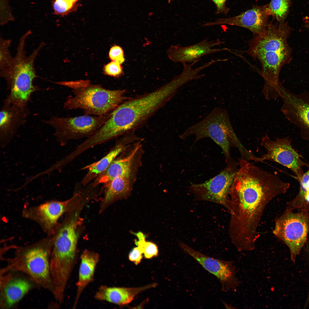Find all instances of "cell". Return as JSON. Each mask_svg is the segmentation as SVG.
I'll list each match as a JSON object with an SVG mask.
<instances>
[{"mask_svg":"<svg viewBox=\"0 0 309 309\" xmlns=\"http://www.w3.org/2000/svg\"><path fill=\"white\" fill-rule=\"evenodd\" d=\"M273 233L288 248L293 262L307 242L309 233V212L285 210L276 220Z\"/></svg>","mask_w":309,"mask_h":309,"instance_id":"cell-9","label":"cell"},{"mask_svg":"<svg viewBox=\"0 0 309 309\" xmlns=\"http://www.w3.org/2000/svg\"><path fill=\"white\" fill-rule=\"evenodd\" d=\"M74 4L71 0H54L53 7L55 14L63 16L70 11Z\"/></svg>","mask_w":309,"mask_h":309,"instance_id":"cell-29","label":"cell"},{"mask_svg":"<svg viewBox=\"0 0 309 309\" xmlns=\"http://www.w3.org/2000/svg\"><path fill=\"white\" fill-rule=\"evenodd\" d=\"M179 246L186 254L196 260L204 269L219 280L222 290L227 292L235 290L240 282L237 276V270L233 262L212 258L198 251L180 241Z\"/></svg>","mask_w":309,"mask_h":309,"instance_id":"cell-15","label":"cell"},{"mask_svg":"<svg viewBox=\"0 0 309 309\" xmlns=\"http://www.w3.org/2000/svg\"><path fill=\"white\" fill-rule=\"evenodd\" d=\"M78 279L76 283V293L73 308H76L79 299L86 287L94 281L95 272L100 256L97 252L84 250L80 256Z\"/></svg>","mask_w":309,"mask_h":309,"instance_id":"cell-22","label":"cell"},{"mask_svg":"<svg viewBox=\"0 0 309 309\" xmlns=\"http://www.w3.org/2000/svg\"><path fill=\"white\" fill-rule=\"evenodd\" d=\"M28 31L19 39L15 57L10 65L0 71V75L6 80L10 89L4 104L26 105L31 94L37 90L33 84L37 77L34 66L35 59L45 44L42 42L29 56L25 49L26 40L30 34Z\"/></svg>","mask_w":309,"mask_h":309,"instance_id":"cell-6","label":"cell"},{"mask_svg":"<svg viewBox=\"0 0 309 309\" xmlns=\"http://www.w3.org/2000/svg\"><path fill=\"white\" fill-rule=\"evenodd\" d=\"M72 1L74 4L77 1L79 0H71Z\"/></svg>","mask_w":309,"mask_h":309,"instance_id":"cell-36","label":"cell"},{"mask_svg":"<svg viewBox=\"0 0 309 309\" xmlns=\"http://www.w3.org/2000/svg\"><path fill=\"white\" fill-rule=\"evenodd\" d=\"M194 135L195 143L205 138H211L222 150L226 161L231 158L230 147L237 148L241 157L249 161L253 154L241 143L232 127L227 111L215 107L205 118L197 123L188 127L180 135L185 139Z\"/></svg>","mask_w":309,"mask_h":309,"instance_id":"cell-7","label":"cell"},{"mask_svg":"<svg viewBox=\"0 0 309 309\" xmlns=\"http://www.w3.org/2000/svg\"><path fill=\"white\" fill-rule=\"evenodd\" d=\"M54 83L70 88L73 93L64 102V108L69 110L80 109L85 115H105L130 98L126 96L125 90L106 89L101 85L92 84L88 80Z\"/></svg>","mask_w":309,"mask_h":309,"instance_id":"cell-5","label":"cell"},{"mask_svg":"<svg viewBox=\"0 0 309 309\" xmlns=\"http://www.w3.org/2000/svg\"><path fill=\"white\" fill-rule=\"evenodd\" d=\"M109 56L112 61L118 62L121 64L125 60L123 50L121 47L117 45H113L110 48L109 52Z\"/></svg>","mask_w":309,"mask_h":309,"instance_id":"cell-31","label":"cell"},{"mask_svg":"<svg viewBox=\"0 0 309 309\" xmlns=\"http://www.w3.org/2000/svg\"><path fill=\"white\" fill-rule=\"evenodd\" d=\"M305 27L307 29H309V21L306 20L305 23Z\"/></svg>","mask_w":309,"mask_h":309,"instance_id":"cell-35","label":"cell"},{"mask_svg":"<svg viewBox=\"0 0 309 309\" xmlns=\"http://www.w3.org/2000/svg\"><path fill=\"white\" fill-rule=\"evenodd\" d=\"M136 140L132 135H127L121 138L105 156L98 161L88 165L82 169L88 172L82 179L81 183L86 185L104 172L124 150Z\"/></svg>","mask_w":309,"mask_h":309,"instance_id":"cell-20","label":"cell"},{"mask_svg":"<svg viewBox=\"0 0 309 309\" xmlns=\"http://www.w3.org/2000/svg\"><path fill=\"white\" fill-rule=\"evenodd\" d=\"M53 245V235H47L33 244L16 247L13 256L7 259V264L0 269V274L10 271L23 273L53 295L50 268Z\"/></svg>","mask_w":309,"mask_h":309,"instance_id":"cell-4","label":"cell"},{"mask_svg":"<svg viewBox=\"0 0 309 309\" xmlns=\"http://www.w3.org/2000/svg\"><path fill=\"white\" fill-rule=\"evenodd\" d=\"M39 287L23 273L10 271L0 274V308H13L30 291Z\"/></svg>","mask_w":309,"mask_h":309,"instance_id":"cell-16","label":"cell"},{"mask_svg":"<svg viewBox=\"0 0 309 309\" xmlns=\"http://www.w3.org/2000/svg\"><path fill=\"white\" fill-rule=\"evenodd\" d=\"M142 141L139 139L124 150L104 172L94 179V185L105 184L119 177L136 178L142 165L144 153Z\"/></svg>","mask_w":309,"mask_h":309,"instance_id":"cell-14","label":"cell"},{"mask_svg":"<svg viewBox=\"0 0 309 309\" xmlns=\"http://www.w3.org/2000/svg\"><path fill=\"white\" fill-rule=\"evenodd\" d=\"M81 198L80 194L78 192L65 201H48L24 209L22 215L23 217L38 224L47 235H52L59 223L60 217L78 203Z\"/></svg>","mask_w":309,"mask_h":309,"instance_id":"cell-13","label":"cell"},{"mask_svg":"<svg viewBox=\"0 0 309 309\" xmlns=\"http://www.w3.org/2000/svg\"><path fill=\"white\" fill-rule=\"evenodd\" d=\"M179 84L172 80L149 93L129 98L111 112L109 118L93 134L101 144L139 127L176 94Z\"/></svg>","mask_w":309,"mask_h":309,"instance_id":"cell-2","label":"cell"},{"mask_svg":"<svg viewBox=\"0 0 309 309\" xmlns=\"http://www.w3.org/2000/svg\"><path fill=\"white\" fill-rule=\"evenodd\" d=\"M227 163L225 167L213 178L201 183H190L188 190L195 200L209 201L228 209L230 189L238 171L239 164L231 158Z\"/></svg>","mask_w":309,"mask_h":309,"instance_id":"cell-10","label":"cell"},{"mask_svg":"<svg viewBox=\"0 0 309 309\" xmlns=\"http://www.w3.org/2000/svg\"><path fill=\"white\" fill-rule=\"evenodd\" d=\"M306 252L309 257V233L307 242L306 243ZM309 306V288L307 299L305 304L304 307H307Z\"/></svg>","mask_w":309,"mask_h":309,"instance_id":"cell-34","label":"cell"},{"mask_svg":"<svg viewBox=\"0 0 309 309\" xmlns=\"http://www.w3.org/2000/svg\"><path fill=\"white\" fill-rule=\"evenodd\" d=\"M26 106L4 105L0 111V135L3 139L11 136L25 122L28 112Z\"/></svg>","mask_w":309,"mask_h":309,"instance_id":"cell-23","label":"cell"},{"mask_svg":"<svg viewBox=\"0 0 309 309\" xmlns=\"http://www.w3.org/2000/svg\"><path fill=\"white\" fill-rule=\"evenodd\" d=\"M219 39L209 40L205 39L196 44L185 46L179 44L172 46L168 54L169 59L175 63H191L199 61L202 57L208 54L228 50L226 48H213L222 44Z\"/></svg>","mask_w":309,"mask_h":309,"instance_id":"cell-19","label":"cell"},{"mask_svg":"<svg viewBox=\"0 0 309 309\" xmlns=\"http://www.w3.org/2000/svg\"><path fill=\"white\" fill-rule=\"evenodd\" d=\"M157 285L154 283L140 287L131 288L102 285L96 291L94 298L98 301H106L119 306L124 305L131 302L138 293L155 287Z\"/></svg>","mask_w":309,"mask_h":309,"instance_id":"cell-21","label":"cell"},{"mask_svg":"<svg viewBox=\"0 0 309 309\" xmlns=\"http://www.w3.org/2000/svg\"><path fill=\"white\" fill-rule=\"evenodd\" d=\"M83 208L81 206H76L66 212L64 219L59 223L53 235L51 259L57 265L68 267L77 261V244L83 222L80 215Z\"/></svg>","mask_w":309,"mask_h":309,"instance_id":"cell-8","label":"cell"},{"mask_svg":"<svg viewBox=\"0 0 309 309\" xmlns=\"http://www.w3.org/2000/svg\"><path fill=\"white\" fill-rule=\"evenodd\" d=\"M260 145L267 152L261 157L256 156L253 161L258 162L269 161L278 163L291 171L299 181L304 173L302 167H308L309 163L301 159V156L293 148L289 137H276L274 140L266 134L262 138Z\"/></svg>","mask_w":309,"mask_h":309,"instance_id":"cell-12","label":"cell"},{"mask_svg":"<svg viewBox=\"0 0 309 309\" xmlns=\"http://www.w3.org/2000/svg\"><path fill=\"white\" fill-rule=\"evenodd\" d=\"M121 64L118 62L112 61L104 66L103 72L105 74L109 76L116 77H119L122 73Z\"/></svg>","mask_w":309,"mask_h":309,"instance_id":"cell-30","label":"cell"},{"mask_svg":"<svg viewBox=\"0 0 309 309\" xmlns=\"http://www.w3.org/2000/svg\"><path fill=\"white\" fill-rule=\"evenodd\" d=\"M136 179L126 176L119 177L105 184L104 196L100 203V213L103 212L114 202L128 196Z\"/></svg>","mask_w":309,"mask_h":309,"instance_id":"cell-24","label":"cell"},{"mask_svg":"<svg viewBox=\"0 0 309 309\" xmlns=\"http://www.w3.org/2000/svg\"><path fill=\"white\" fill-rule=\"evenodd\" d=\"M291 31L287 22L270 21L265 32L254 36L249 42L247 52L260 63L261 75L265 81L263 88L267 90H279L280 70L292 60V51L287 41Z\"/></svg>","mask_w":309,"mask_h":309,"instance_id":"cell-3","label":"cell"},{"mask_svg":"<svg viewBox=\"0 0 309 309\" xmlns=\"http://www.w3.org/2000/svg\"><path fill=\"white\" fill-rule=\"evenodd\" d=\"M134 234L138 239L137 240H135V244L140 248L146 258L150 259L158 255V249L156 244L146 241V236L142 232H138Z\"/></svg>","mask_w":309,"mask_h":309,"instance_id":"cell-26","label":"cell"},{"mask_svg":"<svg viewBox=\"0 0 309 309\" xmlns=\"http://www.w3.org/2000/svg\"><path fill=\"white\" fill-rule=\"evenodd\" d=\"M142 254L140 248L137 246L134 248L130 252L128 255V259L136 265H137L140 263L142 259Z\"/></svg>","mask_w":309,"mask_h":309,"instance_id":"cell-32","label":"cell"},{"mask_svg":"<svg viewBox=\"0 0 309 309\" xmlns=\"http://www.w3.org/2000/svg\"><path fill=\"white\" fill-rule=\"evenodd\" d=\"M215 4L216 7L215 14H227L229 11V9L226 6L227 0H211Z\"/></svg>","mask_w":309,"mask_h":309,"instance_id":"cell-33","label":"cell"},{"mask_svg":"<svg viewBox=\"0 0 309 309\" xmlns=\"http://www.w3.org/2000/svg\"><path fill=\"white\" fill-rule=\"evenodd\" d=\"M111 112L101 116L84 115L73 117H53L46 123L55 130V134L62 143L72 139L90 136L109 118Z\"/></svg>","mask_w":309,"mask_h":309,"instance_id":"cell-11","label":"cell"},{"mask_svg":"<svg viewBox=\"0 0 309 309\" xmlns=\"http://www.w3.org/2000/svg\"><path fill=\"white\" fill-rule=\"evenodd\" d=\"M11 41L8 39L1 38L0 40V71L7 68L10 64L13 58L11 55L9 47Z\"/></svg>","mask_w":309,"mask_h":309,"instance_id":"cell-27","label":"cell"},{"mask_svg":"<svg viewBox=\"0 0 309 309\" xmlns=\"http://www.w3.org/2000/svg\"><path fill=\"white\" fill-rule=\"evenodd\" d=\"M270 17L266 5H255L237 15L219 18L213 21L207 22L202 26L226 25L237 26L249 30L255 36L265 32L270 21Z\"/></svg>","mask_w":309,"mask_h":309,"instance_id":"cell-17","label":"cell"},{"mask_svg":"<svg viewBox=\"0 0 309 309\" xmlns=\"http://www.w3.org/2000/svg\"><path fill=\"white\" fill-rule=\"evenodd\" d=\"M286 190L262 170L243 171L235 177L230 187L227 209L230 213L229 234L240 252L253 250L258 227L266 205Z\"/></svg>","mask_w":309,"mask_h":309,"instance_id":"cell-1","label":"cell"},{"mask_svg":"<svg viewBox=\"0 0 309 309\" xmlns=\"http://www.w3.org/2000/svg\"><path fill=\"white\" fill-rule=\"evenodd\" d=\"M292 0H271L266 4L267 12L270 17L277 23H284L288 14Z\"/></svg>","mask_w":309,"mask_h":309,"instance_id":"cell-25","label":"cell"},{"mask_svg":"<svg viewBox=\"0 0 309 309\" xmlns=\"http://www.w3.org/2000/svg\"><path fill=\"white\" fill-rule=\"evenodd\" d=\"M280 90L283 103L282 112L302 132L309 134V94H295L282 85Z\"/></svg>","mask_w":309,"mask_h":309,"instance_id":"cell-18","label":"cell"},{"mask_svg":"<svg viewBox=\"0 0 309 309\" xmlns=\"http://www.w3.org/2000/svg\"><path fill=\"white\" fill-rule=\"evenodd\" d=\"M307 171L304 173L299 182L300 189L296 197L305 201H309V165Z\"/></svg>","mask_w":309,"mask_h":309,"instance_id":"cell-28","label":"cell"}]
</instances>
